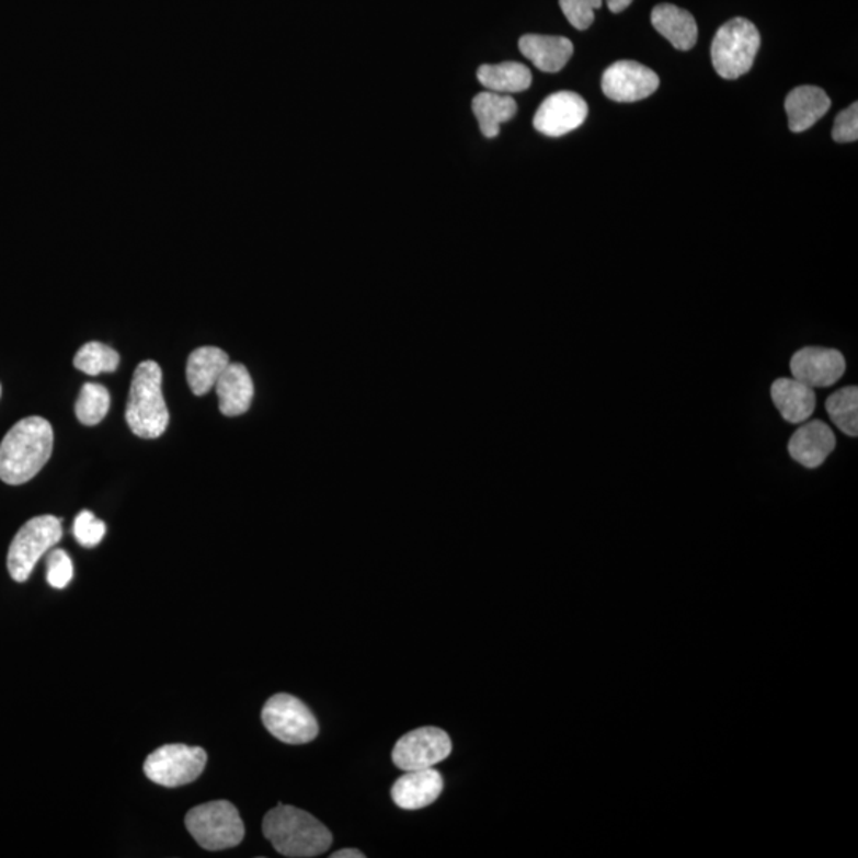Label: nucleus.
I'll return each instance as SVG.
<instances>
[{
	"label": "nucleus",
	"mask_w": 858,
	"mask_h": 858,
	"mask_svg": "<svg viewBox=\"0 0 858 858\" xmlns=\"http://www.w3.org/2000/svg\"><path fill=\"white\" fill-rule=\"evenodd\" d=\"M53 443L48 420L37 415L20 420L0 443V480L9 485L30 482L47 465Z\"/></svg>",
	"instance_id": "f257e3e1"
},
{
	"label": "nucleus",
	"mask_w": 858,
	"mask_h": 858,
	"mask_svg": "<svg viewBox=\"0 0 858 858\" xmlns=\"http://www.w3.org/2000/svg\"><path fill=\"white\" fill-rule=\"evenodd\" d=\"M263 833L274 849L289 858L321 856L333 844V833L309 812L278 804L264 815Z\"/></svg>",
	"instance_id": "f03ea898"
},
{
	"label": "nucleus",
	"mask_w": 858,
	"mask_h": 858,
	"mask_svg": "<svg viewBox=\"0 0 858 858\" xmlns=\"http://www.w3.org/2000/svg\"><path fill=\"white\" fill-rule=\"evenodd\" d=\"M126 422L136 436L157 439L169 425V411L162 397V370L158 363L142 362L130 381Z\"/></svg>",
	"instance_id": "7ed1b4c3"
},
{
	"label": "nucleus",
	"mask_w": 858,
	"mask_h": 858,
	"mask_svg": "<svg viewBox=\"0 0 858 858\" xmlns=\"http://www.w3.org/2000/svg\"><path fill=\"white\" fill-rule=\"evenodd\" d=\"M760 32L746 18H733L716 32L711 59L722 79L736 80L754 66L760 49Z\"/></svg>",
	"instance_id": "20e7f679"
},
{
	"label": "nucleus",
	"mask_w": 858,
	"mask_h": 858,
	"mask_svg": "<svg viewBox=\"0 0 858 858\" xmlns=\"http://www.w3.org/2000/svg\"><path fill=\"white\" fill-rule=\"evenodd\" d=\"M185 825L196 843L207 850L232 849L245 836V825L239 811L226 800L193 808L186 814Z\"/></svg>",
	"instance_id": "39448f33"
},
{
	"label": "nucleus",
	"mask_w": 858,
	"mask_h": 858,
	"mask_svg": "<svg viewBox=\"0 0 858 858\" xmlns=\"http://www.w3.org/2000/svg\"><path fill=\"white\" fill-rule=\"evenodd\" d=\"M61 538V518L53 515L31 518L21 526L7 557V568L13 581L26 582L37 561Z\"/></svg>",
	"instance_id": "423d86ee"
},
{
	"label": "nucleus",
	"mask_w": 858,
	"mask_h": 858,
	"mask_svg": "<svg viewBox=\"0 0 858 858\" xmlns=\"http://www.w3.org/2000/svg\"><path fill=\"white\" fill-rule=\"evenodd\" d=\"M264 727L286 744H307L318 736V722L309 708L296 697L278 694L267 699L261 712Z\"/></svg>",
	"instance_id": "0eeeda50"
},
{
	"label": "nucleus",
	"mask_w": 858,
	"mask_h": 858,
	"mask_svg": "<svg viewBox=\"0 0 858 858\" xmlns=\"http://www.w3.org/2000/svg\"><path fill=\"white\" fill-rule=\"evenodd\" d=\"M206 765L207 754L203 747L168 744L148 755L144 771L158 786L174 789L194 782L203 775Z\"/></svg>",
	"instance_id": "6e6552de"
},
{
	"label": "nucleus",
	"mask_w": 858,
	"mask_h": 858,
	"mask_svg": "<svg viewBox=\"0 0 858 858\" xmlns=\"http://www.w3.org/2000/svg\"><path fill=\"white\" fill-rule=\"evenodd\" d=\"M451 754V740L443 729L422 727L399 737L391 760L402 771L433 768Z\"/></svg>",
	"instance_id": "1a4fd4ad"
},
{
	"label": "nucleus",
	"mask_w": 858,
	"mask_h": 858,
	"mask_svg": "<svg viewBox=\"0 0 858 858\" xmlns=\"http://www.w3.org/2000/svg\"><path fill=\"white\" fill-rule=\"evenodd\" d=\"M660 87L652 69L636 61H617L604 72L603 93L610 101L638 102L648 99Z\"/></svg>",
	"instance_id": "9d476101"
},
{
	"label": "nucleus",
	"mask_w": 858,
	"mask_h": 858,
	"mask_svg": "<svg viewBox=\"0 0 858 858\" xmlns=\"http://www.w3.org/2000/svg\"><path fill=\"white\" fill-rule=\"evenodd\" d=\"M587 115L588 105L582 95L560 91L540 104L533 125L544 136L561 137L584 125Z\"/></svg>",
	"instance_id": "9b49d317"
},
{
	"label": "nucleus",
	"mask_w": 858,
	"mask_h": 858,
	"mask_svg": "<svg viewBox=\"0 0 858 858\" xmlns=\"http://www.w3.org/2000/svg\"><path fill=\"white\" fill-rule=\"evenodd\" d=\"M793 379L811 388H826L839 381L846 373V359L835 348L806 347L790 359Z\"/></svg>",
	"instance_id": "f8f14e48"
},
{
	"label": "nucleus",
	"mask_w": 858,
	"mask_h": 858,
	"mask_svg": "<svg viewBox=\"0 0 858 858\" xmlns=\"http://www.w3.org/2000/svg\"><path fill=\"white\" fill-rule=\"evenodd\" d=\"M444 790V779L437 769L404 771L391 787V798L401 810L416 811L433 804Z\"/></svg>",
	"instance_id": "ddd939ff"
},
{
	"label": "nucleus",
	"mask_w": 858,
	"mask_h": 858,
	"mask_svg": "<svg viewBox=\"0 0 858 858\" xmlns=\"http://www.w3.org/2000/svg\"><path fill=\"white\" fill-rule=\"evenodd\" d=\"M835 447V433L822 420H812L794 431L787 445L790 457L808 469L824 465Z\"/></svg>",
	"instance_id": "4468645a"
},
{
	"label": "nucleus",
	"mask_w": 858,
	"mask_h": 858,
	"mask_svg": "<svg viewBox=\"0 0 858 858\" xmlns=\"http://www.w3.org/2000/svg\"><path fill=\"white\" fill-rule=\"evenodd\" d=\"M518 48L526 59L547 73L560 72L574 53L570 38L557 35H524L518 42Z\"/></svg>",
	"instance_id": "2eb2a0df"
},
{
	"label": "nucleus",
	"mask_w": 858,
	"mask_h": 858,
	"mask_svg": "<svg viewBox=\"0 0 858 858\" xmlns=\"http://www.w3.org/2000/svg\"><path fill=\"white\" fill-rule=\"evenodd\" d=\"M220 412L226 416H239L252 405L254 387L249 369L240 363H229L215 385Z\"/></svg>",
	"instance_id": "dca6fc26"
},
{
	"label": "nucleus",
	"mask_w": 858,
	"mask_h": 858,
	"mask_svg": "<svg viewBox=\"0 0 858 858\" xmlns=\"http://www.w3.org/2000/svg\"><path fill=\"white\" fill-rule=\"evenodd\" d=\"M771 399L782 419L793 425L810 420L815 411V405H817L814 388L801 384L800 380L786 379V377L773 381Z\"/></svg>",
	"instance_id": "f3484780"
},
{
	"label": "nucleus",
	"mask_w": 858,
	"mask_h": 858,
	"mask_svg": "<svg viewBox=\"0 0 858 858\" xmlns=\"http://www.w3.org/2000/svg\"><path fill=\"white\" fill-rule=\"evenodd\" d=\"M832 107V101L819 87H798L786 98V112L792 133H804Z\"/></svg>",
	"instance_id": "a211bd4d"
},
{
	"label": "nucleus",
	"mask_w": 858,
	"mask_h": 858,
	"mask_svg": "<svg viewBox=\"0 0 858 858\" xmlns=\"http://www.w3.org/2000/svg\"><path fill=\"white\" fill-rule=\"evenodd\" d=\"M652 26L680 52H688L697 44V21L690 12L673 3H660L652 10Z\"/></svg>",
	"instance_id": "6ab92c4d"
},
{
	"label": "nucleus",
	"mask_w": 858,
	"mask_h": 858,
	"mask_svg": "<svg viewBox=\"0 0 858 858\" xmlns=\"http://www.w3.org/2000/svg\"><path fill=\"white\" fill-rule=\"evenodd\" d=\"M229 365V356L218 347H201L194 350L186 365V379L191 391L196 397H204L214 390L218 379Z\"/></svg>",
	"instance_id": "aec40b11"
},
{
	"label": "nucleus",
	"mask_w": 858,
	"mask_h": 858,
	"mask_svg": "<svg viewBox=\"0 0 858 858\" xmlns=\"http://www.w3.org/2000/svg\"><path fill=\"white\" fill-rule=\"evenodd\" d=\"M517 102L511 95L493 93V91L477 94L472 101V112L487 139L497 137L501 125L511 122L517 115Z\"/></svg>",
	"instance_id": "412c9836"
},
{
	"label": "nucleus",
	"mask_w": 858,
	"mask_h": 858,
	"mask_svg": "<svg viewBox=\"0 0 858 858\" xmlns=\"http://www.w3.org/2000/svg\"><path fill=\"white\" fill-rule=\"evenodd\" d=\"M477 79L493 93H522L531 87V70L520 62L485 64L477 70Z\"/></svg>",
	"instance_id": "4be33fe9"
},
{
	"label": "nucleus",
	"mask_w": 858,
	"mask_h": 858,
	"mask_svg": "<svg viewBox=\"0 0 858 858\" xmlns=\"http://www.w3.org/2000/svg\"><path fill=\"white\" fill-rule=\"evenodd\" d=\"M825 409L836 428L842 430L846 436H858V388L846 387L836 393L830 394L825 401Z\"/></svg>",
	"instance_id": "5701e85b"
},
{
	"label": "nucleus",
	"mask_w": 858,
	"mask_h": 858,
	"mask_svg": "<svg viewBox=\"0 0 858 858\" xmlns=\"http://www.w3.org/2000/svg\"><path fill=\"white\" fill-rule=\"evenodd\" d=\"M111 409V393L104 385L84 384L77 399V419L84 426H95L105 419Z\"/></svg>",
	"instance_id": "b1692460"
},
{
	"label": "nucleus",
	"mask_w": 858,
	"mask_h": 858,
	"mask_svg": "<svg viewBox=\"0 0 858 858\" xmlns=\"http://www.w3.org/2000/svg\"><path fill=\"white\" fill-rule=\"evenodd\" d=\"M73 366L88 376H99L102 373H115L119 366V355L116 350L101 342H88L79 350Z\"/></svg>",
	"instance_id": "393cba45"
},
{
	"label": "nucleus",
	"mask_w": 858,
	"mask_h": 858,
	"mask_svg": "<svg viewBox=\"0 0 858 858\" xmlns=\"http://www.w3.org/2000/svg\"><path fill=\"white\" fill-rule=\"evenodd\" d=\"M560 7L572 27L585 31L595 21V12L602 9L603 0H560Z\"/></svg>",
	"instance_id": "a878e982"
},
{
	"label": "nucleus",
	"mask_w": 858,
	"mask_h": 858,
	"mask_svg": "<svg viewBox=\"0 0 858 858\" xmlns=\"http://www.w3.org/2000/svg\"><path fill=\"white\" fill-rule=\"evenodd\" d=\"M107 526L90 511L80 512L73 524V536L83 547H95L104 539Z\"/></svg>",
	"instance_id": "bb28decb"
},
{
	"label": "nucleus",
	"mask_w": 858,
	"mask_h": 858,
	"mask_svg": "<svg viewBox=\"0 0 858 858\" xmlns=\"http://www.w3.org/2000/svg\"><path fill=\"white\" fill-rule=\"evenodd\" d=\"M73 577V564L66 550H55L48 557L47 581L53 588H66Z\"/></svg>",
	"instance_id": "cd10ccee"
},
{
	"label": "nucleus",
	"mask_w": 858,
	"mask_h": 858,
	"mask_svg": "<svg viewBox=\"0 0 858 858\" xmlns=\"http://www.w3.org/2000/svg\"><path fill=\"white\" fill-rule=\"evenodd\" d=\"M833 140L838 144L856 142L858 139V104L854 102L850 107L839 113L833 126Z\"/></svg>",
	"instance_id": "c85d7f7f"
},
{
	"label": "nucleus",
	"mask_w": 858,
	"mask_h": 858,
	"mask_svg": "<svg viewBox=\"0 0 858 858\" xmlns=\"http://www.w3.org/2000/svg\"><path fill=\"white\" fill-rule=\"evenodd\" d=\"M607 7H609L610 12L613 13H620L624 12V10H627L628 7L631 5V2L633 0H606Z\"/></svg>",
	"instance_id": "c756f323"
},
{
	"label": "nucleus",
	"mask_w": 858,
	"mask_h": 858,
	"mask_svg": "<svg viewBox=\"0 0 858 858\" xmlns=\"http://www.w3.org/2000/svg\"><path fill=\"white\" fill-rule=\"evenodd\" d=\"M331 858H365V854L362 853V850L358 849H341L338 850V853H333L330 856Z\"/></svg>",
	"instance_id": "7c9ffc66"
},
{
	"label": "nucleus",
	"mask_w": 858,
	"mask_h": 858,
	"mask_svg": "<svg viewBox=\"0 0 858 858\" xmlns=\"http://www.w3.org/2000/svg\"><path fill=\"white\" fill-rule=\"evenodd\" d=\"M0 397H2V385H0Z\"/></svg>",
	"instance_id": "2f4dec72"
}]
</instances>
